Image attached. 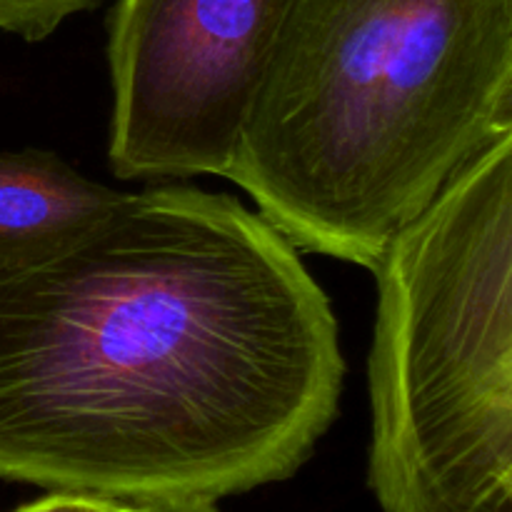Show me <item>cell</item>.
I'll return each mask as SVG.
<instances>
[{
    "instance_id": "8992f818",
    "label": "cell",
    "mask_w": 512,
    "mask_h": 512,
    "mask_svg": "<svg viewBox=\"0 0 512 512\" xmlns=\"http://www.w3.org/2000/svg\"><path fill=\"white\" fill-rule=\"evenodd\" d=\"M103 3L105 0H0V30L35 43L53 35L70 15Z\"/></svg>"
},
{
    "instance_id": "9c48e42d",
    "label": "cell",
    "mask_w": 512,
    "mask_h": 512,
    "mask_svg": "<svg viewBox=\"0 0 512 512\" xmlns=\"http://www.w3.org/2000/svg\"><path fill=\"white\" fill-rule=\"evenodd\" d=\"M128 512H220L210 500H158L128 505Z\"/></svg>"
},
{
    "instance_id": "5b68a950",
    "label": "cell",
    "mask_w": 512,
    "mask_h": 512,
    "mask_svg": "<svg viewBox=\"0 0 512 512\" xmlns=\"http://www.w3.org/2000/svg\"><path fill=\"white\" fill-rule=\"evenodd\" d=\"M45 150L0 153V263L75 228L118 198Z\"/></svg>"
},
{
    "instance_id": "3957f363",
    "label": "cell",
    "mask_w": 512,
    "mask_h": 512,
    "mask_svg": "<svg viewBox=\"0 0 512 512\" xmlns=\"http://www.w3.org/2000/svg\"><path fill=\"white\" fill-rule=\"evenodd\" d=\"M378 275L368 485L383 512H503L512 485V130Z\"/></svg>"
},
{
    "instance_id": "7a4b0ae2",
    "label": "cell",
    "mask_w": 512,
    "mask_h": 512,
    "mask_svg": "<svg viewBox=\"0 0 512 512\" xmlns=\"http://www.w3.org/2000/svg\"><path fill=\"white\" fill-rule=\"evenodd\" d=\"M510 63L512 0H288L225 178L375 273L488 143Z\"/></svg>"
},
{
    "instance_id": "6da1fadb",
    "label": "cell",
    "mask_w": 512,
    "mask_h": 512,
    "mask_svg": "<svg viewBox=\"0 0 512 512\" xmlns=\"http://www.w3.org/2000/svg\"><path fill=\"white\" fill-rule=\"evenodd\" d=\"M328 295L273 223L185 185L118 193L0 263V480L118 503L293 478L338 418Z\"/></svg>"
},
{
    "instance_id": "ba28073f",
    "label": "cell",
    "mask_w": 512,
    "mask_h": 512,
    "mask_svg": "<svg viewBox=\"0 0 512 512\" xmlns=\"http://www.w3.org/2000/svg\"><path fill=\"white\" fill-rule=\"evenodd\" d=\"M512 130V63L505 73L503 83H500L498 95L493 100V108H490L488 115V128H485V135L490 140L500 138V135L510 133Z\"/></svg>"
},
{
    "instance_id": "277c9868",
    "label": "cell",
    "mask_w": 512,
    "mask_h": 512,
    "mask_svg": "<svg viewBox=\"0 0 512 512\" xmlns=\"http://www.w3.org/2000/svg\"><path fill=\"white\" fill-rule=\"evenodd\" d=\"M288 0H118L110 20V168L223 175Z\"/></svg>"
},
{
    "instance_id": "52a82bcc",
    "label": "cell",
    "mask_w": 512,
    "mask_h": 512,
    "mask_svg": "<svg viewBox=\"0 0 512 512\" xmlns=\"http://www.w3.org/2000/svg\"><path fill=\"white\" fill-rule=\"evenodd\" d=\"M15 512H128V503L78 493H50Z\"/></svg>"
}]
</instances>
